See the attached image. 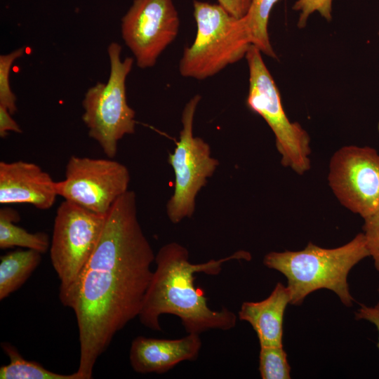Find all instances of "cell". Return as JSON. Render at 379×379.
<instances>
[{
    "label": "cell",
    "mask_w": 379,
    "mask_h": 379,
    "mask_svg": "<svg viewBox=\"0 0 379 379\" xmlns=\"http://www.w3.org/2000/svg\"><path fill=\"white\" fill-rule=\"evenodd\" d=\"M155 254L138 218L136 195L128 190L106 215L91 258L76 279L59 287V300L75 314L83 379L114 335L138 317L152 278Z\"/></svg>",
    "instance_id": "1"
},
{
    "label": "cell",
    "mask_w": 379,
    "mask_h": 379,
    "mask_svg": "<svg viewBox=\"0 0 379 379\" xmlns=\"http://www.w3.org/2000/svg\"><path fill=\"white\" fill-rule=\"evenodd\" d=\"M251 260V255L239 251L219 259L194 264L187 249L177 242L161 246L155 255L156 270L138 315L140 323L155 331H161L159 318L169 314L178 317L187 333L217 329L229 331L237 324V315L228 308L213 310L207 298L194 285L195 274L218 275L222 265L232 260Z\"/></svg>",
    "instance_id": "2"
},
{
    "label": "cell",
    "mask_w": 379,
    "mask_h": 379,
    "mask_svg": "<svg viewBox=\"0 0 379 379\" xmlns=\"http://www.w3.org/2000/svg\"><path fill=\"white\" fill-rule=\"evenodd\" d=\"M368 256L362 232L337 248H324L309 242L301 251H272L265 255L263 264L285 276L291 305H300L311 293L326 288L334 292L346 307H351L354 298L347 276L354 265Z\"/></svg>",
    "instance_id": "3"
},
{
    "label": "cell",
    "mask_w": 379,
    "mask_h": 379,
    "mask_svg": "<svg viewBox=\"0 0 379 379\" xmlns=\"http://www.w3.org/2000/svg\"><path fill=\"white\" fill-rule=\"evenodd\" d=\"M193 8L197 34L183 51L179 72L202 80L246 57L252 41L244 18L234 17L218 4L194 0Z\"/></svg>",
    "instance_id": "4"
},
{
    "label": "cell",
    "mask_w": 379,
    "mask_h": 379,
    "mask_svg": "<svg viewBox=\"0 0 379 379\" xmlns=\"http://www.w3.org/2000/svg\"><path fill=\"white\" fill-rule=\"evenodd\" d=\"M122 48L112 42L107 48L110 72L106 83L97 82L89 88L82 101V120L90 138L95 140L110 159L117 152L118 142L135 130V111L128 105L126 79L134 59L121 60Z\"/></svg>",
    "instance_id": "5"
},
{
    "label": "cell",
    "mask_w": 379,
    "mask_h": 379,
    "mask_svg": "<svg viewBox=\"0 0 379 379\" xmlns=\"http://www.w3.org/2000/svg\"><path fill=\"white\" fill-rule=\"evenodd\" d=\"M245 58L249 72L247 106L261 116L272 129L281 165L302 175L311 166L310 135L299 123L288 119L261 51L252 44Z\"/></svg>",
    "instance_id": "6"
},
{
    "label": "cell",
    "mask_w": 379,
    "mask_h": 379,
    "mask_svg": "<svg viewBox=\"0 0 379 379\" xmlns=\"http://www.w3.org/2000/svg\"><path fill=\"white\" fill-rule=\"evenodd\" d=\"M200 100L201 96L195 95L184 107L180 138L168 158L175 173V186L166 208L173 224L193 215L197 194L219 165L218 160L211 157L209 145L193 135L194 115Z\"/></svg>",
    "instance_id": "7"
},
{
    "label": "cell",
    "mask_w": 379,
    "mask_h": 379,
    "mask_svg": "<svg viewBox=\"0 0 379 379\" xmlns=\"http://www.w3.org/2000/svg\"><path fill=\"white\" fill-rule=\"evenodd\" d=\"M106 215L65 200L57 209L50 246L52 265L60 288L69 286L95 251Z\"/></svg>",
    "instance_id": "8"
},
{
    "label": "cell",
    "mask_w": 379,
    "mask_h": 379,
    "mask_svg": "<svg viewBox=\"0 0 379 379\" xmlns=\"http://www.w3.org/2000/svg\"><path fill=\"white\" fill-rule=\"evenodd\" d=\"M130 173L121 163L109 159L72 156L65 179L55 182L58 196L93 213L106 215L128 190Z\"/></svg>",
    "instance_id": "9"
},
{
    "label": "cell",
    "mask_w": 379,
    "mask_h": 379,
    "mask_svg": "<svg viewBox=\"0 0 379 379\" xmlns=\"http://www.w3.org/2000/svg\"><path fill=\"white\" fill-rule=\"evenodd\" d=\"M329 186L340 204L363 218L379 209V153L372 147L344 146L332 156Z\"/></svg>",
    "instance_id": "10"
},
{
    "label": "cell",
    "mask_w": 379,
    "mask_h": 379,
    "mask_svg": "<svg viewBox=\"0 0 379 379\" xmlns=\"http://www.w3.org/2000/svg\"><path fill=\"white\" fill-rule=\"evenodd\" d=\"M180 19L173 0H133L122 17L121 33L141 69L154 66L175 39Z\"/></svg>",
    "instance_id": "11"
},
{
    "label": "cell",
    "mask_w": 379,
    "mask_h": 379,
    "mask_svg": "<svg viewBox=\"0 0 379 379\" xmlns=\"http://www.w3.org/2000/svg\"><path fill=\"white\" fill-rule=\"evenodd\" d=\"M55 182L36 164L22 160L0 162V204H28L47 210L58 196Z\"/></svg>",
    "instance_id": "12"
},
{
    "label": "cell",
    "mask_w": 379,
    "mask_h": 379,
    "mask_svg": "<svg viewBox=\"0 0 379 379\" xmlns=\"http://www.w3.org/2000/svg\"><path fill=\"white\" fill-rule=\"evenodd\" d=\"M201 346V339L197 333H187L173 340L140 335L131 343L129 361L136 373L161 374L182 361L197 360Z\"/></svg>",
    "instance_id": "13"
},
{
    "label": "cell",
    "mask_w": 379,
    "mask_h": 379,
    "mask_svg": "<svg viewBox=\"0 0 379 379\" xmlns=\"http://www.w3.org/2000/svg\"><path fill=\"white\" fill-rule=\"evenodd\" d=\"M291 296L287 286L278 282L271 294L258 302H244L238 312L240 320L249 323L260 347L283 346V320Z\"/></svg>",
    "instance_id": "14"
},
{
    "label": "cell",
    "mask_w": 379,
    "mask_h": 379,
    "mask_svg": "<svg viewBox=\"0 0 379 379\" xmlns=\"http://www.w3.org/2000/svg\"><path fill=\"white\" fill-rule=\"evenodd\" d=\"M40 252L17 250L0 258V300H4L19 289L41 261Z\"/></svg>",
    "instance_id": "15"
},
{
    "label": "cell",
    "mask_w": 379,
    "mask_h": 379,
    "mask_svg": "<svg viewBox=\"0 0 379 379\" xmlns=\"http://www.w3.org/2000/svg\"><path fill=\"white\" fill-rule=\"evenodd\" d=\"M20 220V214L14 208L4 206L0 209V248L19 246L45 253L51 246L49 236L43 232H27L16 225Z\"/></svg>",
    "instance_id": "16"
},
{
    "label": "cell",
    "mask_w": 379,
    "mask_h": 379,
    "mask_svg": "<svg viewBox=\"0 0 379 379\" xmlns=\"http://www.w3.org/2000/svg\"><path fill=\"white\" fill-rule=\"evenodd\" d=\"M1 346L9 359L8 364L0 367L1 379H83L77 371L60 374L45 368L36 361L27 360L9 343H1Z\"/></svg>",
    "instance_id": "17"
},
{
    "label": "cell",
    "mask_w": 379,
    "mask_h": 379,
    "mask_svg": "<svg viewBox=\"0 0 379 379\" xmlns=\"http://www.w3.org/2000/svg\"><path fill=\"white\" fill-rule=\"evenodd\" d=\"M279 0H252L247 14L244 17L250 32L252 44L262 53L273 59L277 54L271 44L268 22L274 6Z\"/></svg>",
    "instance_id": "18"
},
{
    "label": "cell",
    "mask_w": 379,
    "mask_h": 379,
    "mask_svg": "<svg viewBox=\"0 0 379 379\" xmlns=\"http://www.w3.org/2000/svg\"><path fill=\"white\" fill-rule=\"evenodd\" d=\"M259 371L262 379L291 378V366L283 346L260 347Z\"/></svg>",
    "instance_id": "19"
},
{
    "label": "cell",
    "mask_w": 379,
    "mask_h": 379,
    "mask_svg": "<svg viewBox=\"0 0 379 379\" xmlns=\"http://www.w3.org/2000/svg\"><path fill=\"white\" fill-rule=\"evenodd\" d=\"M25 48H18L9 53L0 55V105L8 109L13 115L17 111L16 97L10 86V72L14 62L21 58Z\"/></svg>",
    "instance_id": "20"
},
{
    "label": "cell",
    "mask_w": 379,
    "mask_h": 379,
    "mask_svg": "<svg viewBox=\"0 0 379 379\" xmlns=\"http://www.w3.org/2000/svg\"><path fill=\"white\" fill-rule=\"evenodd\" d=\"M333 0H297L293 10L298 11L300 15L297 22L299 29L305 27L310 16L317 12L326 21L332 20Z\"/></svg>",
    "instance_id": "21"
},
{
    "label": "cell",
    "mask_w": 379,
    "mask_h": 379,
    "mask_svg": "<svg viewBox=\"0 0 379 379\" xmlns=\"http://www.w3.org/2000/svg\"><path fill=\"white\" fill-rule=\"evenodd\" d=\"M364 220L363 234L366 247L375 269L379 272V209Z\"/></svg>",
    "instance_id": "22"
},
{
    "label": "cell",
    "mask_w": 379,
    "mask_h": 379,
    "mask_svg": "<svg viewBox=\"0 0 379 379\" xmlns=\"http://www.w3.org/2000/svg\"><path fill=\"white\" fill-rule=\"evenodd\" d=\"M218 4L237 18H244L248 13L252 0H217Z\"/></svg>",
    "instance_id": "23"
},
{
    "label": "cell",
    "mask_w": 379,
    "mask_h": 379,
    "mask_svg": "<svg viewBox=\"0 0 379 379\" xmlns=\"http://www.w3.org/2000/svg\"><path fill=\"white\" fill-rule=\"evenodd\" d=\"M11 115L6 107L0 105V136L2 138H5L9 131L18 133L22 132L20 126Z\"/></svg>",
    "instance_id": "24"
},
{
    "label": "cell",
    "mask_w": 379,
    "mask_h": 379,
    "mask_svg": "<svg viewBox=\"0 0 379 379\" xmlns=\"http://www.w3.org/2000/svg\"><path fill=\"white\" fill-rule=\"evenodd\" d=\"M355 319L357 320H366L373 324L379 335V302L373 307L360 304V307L355 312ZM377 346L379 348V337Z\"/></svg>",
    "instance_id": "25"
},
{
    "label": "cell",
    "mask_w": 379,
    "mask_h": 379,
    "mask_svg": "<svg viewBox=\"0 0 379 379\" xmlns=\"http://www.w3.org/2000/svg\"><path fill=\"white\" fill-rule=\"evenodd\" d=\"M378 131L379 133V120H378Z\"/></svg>",
    "instance_id": "26"
},
{
    "label": "cell",
    "mask_w": 379,
    "mask_h": 379,
    "mask_svg": "<svg viewBox=\"0 0 379 379\" xmlns=\"http://www.w3.org/2000/svg\"><path fill=\"white\" fill-rule=\"evenodd\" d=\"M378 294H379V288H378Z\"/></svg>",
    "instance_id": "27"
},
{
    "label": "cell",
    "mask_w": 379,
    "mask_h": 379,
    "mask_svg": "<svg viewBox=\"0 0 379 379\" xmlns=\"http://www.w3.org/2000/svg\"><path fill=\"white\" fill-rule=\"evenodd\" d=\"M378 34H379V30H378Z\"/></svg>",
    "instance_id": "28"
}]
</instances>
